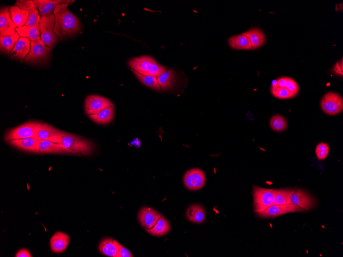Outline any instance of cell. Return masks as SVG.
Wrapping results in <instances>:
<instances>
[{"mask_svg":"<svg viewBox=\"0 0 343 257\" xmlns=\"http://www.w3.org/2000/svg\"><path fill=\"white\" fill-rule=\"evenodd\" d=\"M73 2L68 1L58 5L53 12L55 16L54 32L62 40L77 34L81 29L79 19L68 8Z\"/></svg>","mask_w":343,"mask_h":257,"instance_id":"obj_1","label":"cell"},{"mask_svg":"<svg viewBox=\"0 0 343 257\" xmlns=\"http://www.w3.org/2000/svg\"><path fill=\"white\" fill-rule=\"evenodd\" d=\"M44 123L40 121L27 122L8 131L5 136V140L9 142L28 138H39L38 133Z\"/></svg>","mask_w":343,"mask_h":257,"instance_id":"obj_2","label":"cell"},{"mask_svg":"<svg viewBox=\"0 0 343 257\" xmlns=\"http://www.w3.org/2000/svg\"><path fill=\"white\" fill-rule=\"evenodd\" d=\"M61 143L77 155L89 156L93 154L95 149L94 143L91 140L78 135L65 133Z\"/></svg>","mask_w":343,"mask_h":257,"instance_id":"obj_3","label":"cell"},{"mask_svg":"<svg viewBox=\"0 0 343 257\" xmlns=\"http://www.w3.org/2000/svg\"><path fill=\"white\" fill-rule=\"evenodd\" d=\"M55 16L54 13L41 16L40 21V38L48 47L53 49L59 38L55 33Z\"/></svg>","mask_w":343,"mask_h":257,"instance_id":"obj_4","label":"cell"},{"mask_svg":"<svg viewBox=\"0 0 343 257\" xmlns=\"http://www.w3.org/2000/svg\"><path fill=\"white\" fill-rule=\"evenodd\" d=\"M275 189L264 188L257 186L253 187L254 212L258 213L266 210L273 204Z\"/></svg>","mask_w":343,"mask_h":257,"instance_id":"obj_5","label":"cell"},{"mask_svg":"<svg viewBox=\"0 0 343 257\" xmlns=\"http://www.w3.org/2000/svg\"><path fill=\"white\" fill-rule=\"evenodd\" d=\"M320 106L326 114L335 116L343 111V99L338 93L329 91L323 96L320 101Z\"/></svg>","mask_w":343,"mask_h":257,"instance_id":"obj_6","label":"cell"},{"mask_svg":"<svg viewBox=\"0 0 343 257\" xmlns=\"http://www.w3.org/2000/svg\"><path fill=\"white\" fill-rule=\"evenodd\" d=\"M31 48L24 61L28 64H36L48 60L52 49L42 41L41 38L30 41Z\"/></svg>","mask_w":343,"mask_h":257,"instance_id":"obj_7","label":"cell"},{"mask_svg":"<svg viewBox=\"0 0 343 257\" xmlns=\"http://www.w3.org/2000/svg\"><path fill=\"white\" fill-rule=\"evenodd\" d=\"M113 107L115 106L113 102L105 97L98 95H89L85 100L84 111L85 114L89 116Z\"/></svg>","mask_w":343,"mask_h":257,"instance_id":"obj_8","label":"cell"},{"mask_svg":"<svg viewBox=\"0 0 343 257\" xmlns=\"http://www.w3.org/2000/svg\"><path fill=\"white\" fill-rule=\"evenodd\" d=\"M302 212H304L303 209L290 203L272 205L265 211L256 214L259 217L262 218L273 219L288 213Z\"/></svg>","mask_w":343,"mask_h":257,"instance_id":"obj_9","label":"cell"},{"mask_svg":"<svg viewBox=\"0 0 343 257\" xmlns=\"http://www.w3.org/2000/svg\"><path fill=\"white\" fill-rule=\"evenodd\" d=\"M291 203L304 210L309 211L316 206L315 199L305 190L301 189H293L290 195Z\"/></svg>","mask_w":343,"mask_h":257,"instance_id":"obj_10","label":"cell"},{"mask_svg":"<svg viewBox=\"0 0 343 257\" xmlns=\"http://www.w3.org/2000/svg\"><path fill=\"white\" fill-rule=\"evenodd\" d=\"M205 181L206 178L204 172L197 168L187 171L184 177V184L190 190L200 189L204 186Z\"/></svg>","mask_w":343,"mask_h":257,"instance_id":"obj_11","label":"cell"},{"mask_svg":"<svg viewBox=\"0 0 343 257\" xmlns=\"http://www.w3.org/2000/svg\"><path fill=\"white\" fill-rule=\"evenodd\" d=\"M156 60L149 56L133 58L128 61L132 70L145 76H150L153 64Z\"/></svg>","mask_w":343,"mask_h":257,"instance_id":"obj_12","label":"cell"},{"mask_svg":"<svg viewBox=\"0 0 343 257\" xmlns=\"http://www.w3.org/2000/svg\"><path fill=\"white\" fill-rule=\"evenodd\" d=\"M10 7L2 8L0 11V36H11L16 33L17 27L13 22L10 11Z\"/></svg>","mask_w":343,"mask_h":257,"instance_id":"obj_13","label":"cell"},{"mask_svg":"<svg viewBox=\"0 0 343 257\" xmlns=\"http://www.w3.org/2000/svg\"><path fill=\"white\" fill-rule=\"evenodd\" d=\"M65 133L58 128L45 123L38 133V137L41 140L61 143L62 138Z\"/></svg>","mask_w":343,"mask_h":257,"instance_id":"obj_14","label":"cell"},{"mask_svg":"<svg viewBox=\"0 0 343 257\" xmlns=\"http://www.w3.org/2000/svg\"><path fill=\"white\" fill-rule=\"evenodd\" d=\"M41 141L39 138H28L11 141L9 142L8 143L20 150L39 154L40 153Z\"/></svg>","mask_w":343,"mask_h":257,"instance_id":"obj_15","label":"cell"},{"mask_svg":"<svg viewBox=\"0 0 343 257\" xmlns=\"http://www.w3.org/2000/svg\"><path fill=\"white\" fill-rule=\"evenodd\" d=\"M161 216L160 213L154 209L149 207H144L140 211L139 219L142 227L147 231L154 226Z\"/></svg>","mask_w":343,"mask_h":257,"instance_id":"obj_16","label":"cell"},{"mask_svg":"<svg viewBox=\"0 0 343 257\" xmlns=\"http://www.w3.org/2000/svg\"><path fill=\"white\" fill-rule=\"evenodd\" d=\"M16 5L20 9L29 11V16L25 26L33 27L39 23L40 21V16L38 9L33 1L24 0V1H17Z\"/></svg>","mask_w":343,"mask_h":257,"instance_id":"obj_17","label":"cell"},{"mask_svg":"<svg viewBox=\"0 0 343 257\" xmlns=\"http://www.w3.org/2000/svg\"><path fill=\"white\" fill-rule=\"evenodd\" d=\"M41 154H61L77 155L73 150L66 148L62 143L41 140L40 145Z\"/></svg>","mask_w":343,"mask_h":257,"instance_id":"obj_18","label":"cell"},{"mask_svg":"<svg viewBox=\"0 0 343 257\" xmlns=\"http://www.w3.org/2000/svg\"><path fill=\"white\" fill-rule=\"evenodd\" d=\"M70 241L69 236L63 232H57L52 237L50 240L52 250L55 253H61L66 249Z\"/></svg>","mask_w":343,"mask_h":257,"instance_id":"obj_19","label":"cell"},{"mask_svg":"<svg viewBox=\"0 0 343 257\" xmlns=\"http://www.w3.org/2000/svg\"><path fill=\"white\" fill-rule=\"evenodd\" d=\"M30 40L28 38L20 37L11 53L12 58L23 61L30 53Z\"/></svg>","mask_w":343,"mask_h":257,"instance_id":"obj_20","label":"cell"},{"mask_svg":"<svg viewBox=\"0 0 343 257\" xmlns=\"http://www.w3.org/2000/svg\"><path fill=\"white\" fill-rule=\"evenodd\" d=\"M243 34L249 39L252 46V49L260 48L267 41L265 34L258 28H252Z\"/></svg>","mask_w":343,"mask_h":257,"instance_id":"obj_21","label":"cell"},{"mask_svg":"<svg viewBox=\"0 0 343 257\" xmlns=\"http://www.w3.org/2000/svg\"><path fill=\"white\" fill-rule=\"evenodd\" d=\"M68 1L63 0H35L33 1L37 9H38L41 16L49 15L54 11L59 5L66 3Z\"/></svg>","mask_w":343,"mask_h":257,"instance_id":"obj_22","label":"cell"},{"mask_svg":"<svg viewBox=\"0 0 343 257\" xmlns=\"http://www.w3.org/2000/svg\"><path fill=\"white\" fill-rule=\"evenodd\" d=\"M170 225L168 220L162 215L158 219L154 226L147 232L154 236H163L170 231Z\"/></svg>","mask_w":343,"mask_h":257,"instance_id":"obj_23","label":"cell"},{"mask_svg":"<svg viewBox=\"0 0 343 257\" xmlns=\"http://www.w3.org/2000/svg\"><path fill=\"white\" fill-rule=\"evenodd\" d=\"M99 249L100 252L105 255L111 257L118 256V242L111 238L103 240L100 243Z\"/></svg>","mask_w":343,"mask_h":257,"instance_id":"obj_24","label":"cell"},{"mask_svg":"<svg viewBox=\"0 0 343 257\" xmlns=\"http://www.w3.org/2000/svg\"><path fill=\"white\" fill-rule=\"evenodd\" d=\"M186 216L191 222L197 224L202 223L205 219L204 209L200 205H191L187 210Z\"/></svg>","mask_w":343,"mask_h":257,"instance_id":"obj_25","label":"cell"},{"mask_svg":"<svg viewBox=\"0 0 343 257\" xmlns=\"http://www.w3.org/2000/svg\"><path fill=\"white\" fill-rule=\"evenodd\" d=\"M231 48L236 50H251L252 46L249 39L244 34L230 37L228 40Z\"/></svg>","mask_w":343,"mask_h":257,"instance_id":"obj_26","label":"cell"},{"mask_svg":"<svg viewBox=\"0 0 343 257\" xmlns=\"http://www.w3.org/2000/svg\"><path fill=\"white\" fill-rule=\"evenodd\" d=\"M115 107L106 109L100 112L89 115V118L94 122L102 125H106L111 122L114 117Z\"/></svg>","mask_w":343,"mask_h":257,"instance_id":"obj_27","label":"cell"},{"mask_svg":"<svg viewBox=\"0 0 343 257\" xmlns=\"http://www.w3.org/2000/svg\"><path fill=\"white\" fill-rule=\"evenodd\" d=\"M10 11L12 19L17 28L25 25L29 16V11L22 10L16 5L11 7Z\"/></svg>","mask_w":343,"mask_h":257,"instance_id":"obj_28","label":"cell"},{"mask_svg":"<svg viewBox=\"0 0 343 257\" xmlns=\"http://www.w3.org/2000/svg\"><path fill=\"white\" fill-rule=\"evenodd\" d=\"M16 31L20 37L28 38L30 41L36 40L40 37V22L33 27H17Z\"/></svg>","mask_w":343,"mask_h":257,"instance_id":"obj_29","label":"cell"},{"mask_svg":"<svg viewBox=\"0 0 343 257\" xmlns=\"http://www.w3.org/2000/svg\"><path fill=\"white\" fill-rule=\"evenodd\" d=\"M157 78L158 83L162 90H167L173 86L176 79L175 73L173 70H167Z\"/></svg>","mask_w":343,"mask_h":257,"instance_id":"obj_30","label":"cell"},{"mask_svg":"<svg viewBox=\"0 0 343 257\" xmlns=\"http://www.w3.org/2000/svg\"><path fill=\"white\" fill-rule=\"evenodd\" d=\"M20 38L17 32L13 36L0 37L2 52L8 54L11 53Z\"/></svg>","mask_w":343,"mask_h":257,"instance_id":"obj_31","label":"cell"},{"mask_svg":"<svg viewBox=\"0 0 343 257\" xmlns=\"http://www.w3.org/2000/svg\"><path fill=\"white\" fill-rule=\"evenodd\" d=\"M293 190L291 188H281L275 189L274 195V205L290 204V195Z\"/></svg>","mask_w":343,"mask_h":257,"instance_id":"obj_32","label":"cell"},{"mask_svg":"<svg viewBox=\"0 0 343 257\" xmlns=\"http://www.w3.org/2000/svg\"><path fill=\"white\" fill-rule=\"evenodd\" d=\"M269 124L271 129L277 132L285 131L288 126L287 121L285 117L278 114L271 117Z\"/></svg>","mask_w":343,"mask_h":257,"instance_id":"obj_33","label":"cell"},{"mask_svg":"<svg viewBox=\"0 0 343 257\" xmlns=\"http://www.w3.org/2000/svg\"><path fill=\"white\" fill-rule=\"evenodd\" d=\"M274 85L287 88L292 91L295 96H297L299 92L300 88L298 83L293 79L289 77L279 78L277 80L276 83Z\"/></svg>","mask_w":343,"mask_h":257,"instance_id":"obj_34","label":"cell"},{"mask_svg":"<svg viewBox=\"0 0 343 257\" xmlns=\"http://www.w3.org/2000/svg\"><path fill=\"white\" fill-rule=\"evenodd\" d=\"M271 94L274 97L280 99H289L296 97L295 94L286 87L272 84L270 88Z\"/></svg>","mask_w":343,"mask_h":257,"instance_id":"obj_35","label":"cell"},{"mask_svg":"<svg viewBox=\"0 0 343 257\" xmlns=\"http://www.w3.org/2000/svg\"><path fill=\"white\" fill-rule=\"evenodd\" d=\"M135 75L144 85L152 89L160 90L161 89L156 77L145 76L132 70Z\"/></svg>","mask_w":343,"mask_h":257,"instance_id":"obj_36","label":"cell"},{"mask_svg":"<svg viewBox=\"0 0 343 257\" xmlns=\"http://www.w3.org/2000/svg\"><path fill=\"white\" fill-rule=\"evenodd\" d=\"M329 145L326 143L321 142L319 143L316 148V155L319 160H323L326 159L329 152Z\"/></svg>","mask_w":343,"mask_h":257,"instance_id":"obj_37","label":"cell"},{"mask_svg":"<svg viewBox=\"0 0 343 257\" xmlns=\"http://www.w3.org/2000/svg\"><path fill=\"white\" fill-rule=\"evenodd\" d=\"M332 72L338 76L342 77L343 76V59L341 58L338 60L333 66Z\"/></svg>","mask_w":343,"mask_h":257,"instance_id":"obj_38","label":"cell"},{"mask_svg":"<svg viewBox=\"0 0 343 257\" xmlns=\"http://www.w3.org/2000/svg\"><path fill=\"white\" fill-rule=\"evenodd\" d=\"M118 252L117 257H133V255L131 251L118 242Z\"/></svg>","mask_w":343,"mask_h":257,"instance_id":"obj_39","label":"cell"},{"mask_svg":"<svg viewBox=\"0 0 343 257\" xmlns=\"http://www.w3.org/2000/svg\"><path fill=\"white\" fill-rule=\"evenodd\" d=\"M16 257H31L30 252L26 249L23 248L20 250L15 255Z\"/></svg>","mask_w":343,"mask_h":257,"instance_id":"obj_40","label":"cell"}]
</instances>
